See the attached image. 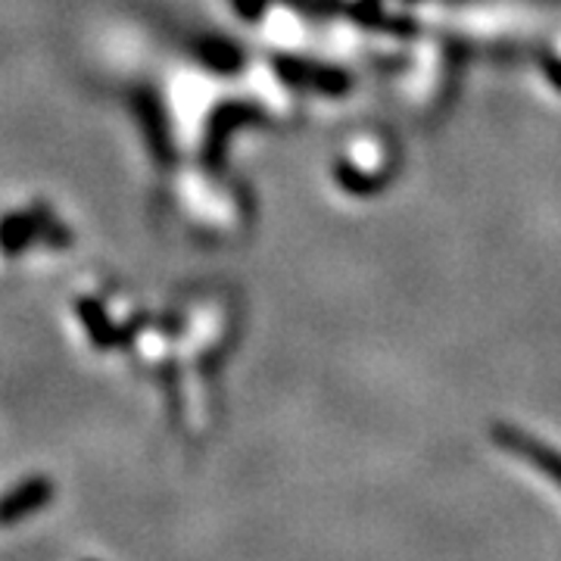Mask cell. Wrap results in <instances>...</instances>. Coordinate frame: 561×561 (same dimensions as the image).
Wrapping results in <instances>:
<instances>
[{
  "instance_id": "obj_1",
  "label": "cell",
  "mask_w": 561,
  "mask_h": 561,
  "mask_svg": "<svg viewBox=\"0 0 561 561\" xmlns=\"http://www.w3.org/2000/svg\"><path fill=\"white\" fill-rule=\"evenodd\" d=\"M54 500V481L47 478H28V481L16 483L10 493L0 496V527H13L22 518H32L44 505Z\"/></svg>"
}]
</instances>
